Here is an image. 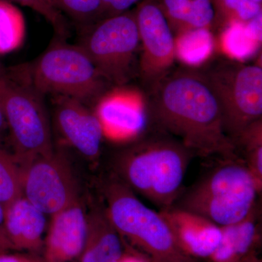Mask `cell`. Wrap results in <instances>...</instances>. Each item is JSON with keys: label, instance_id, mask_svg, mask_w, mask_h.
Returning a JSON list of instances; mask_svg holds the SVG:
<instances>
[{"label": "cell", "instance_id": "cell-1", "mask_svg": "<svg viewBox=\"0 0 262 262\" xmlns=\"http://www.w3.org/2000/svg\"><path fill=\"white\" fill-rule=\"evenodd\" d=\"M144 96L147 120L178 139L194 157L237 156L224 130L218 101L201 70H172Z\"/></svg>", "mask_w": 262, "mask_h": 262}, {"label": "cell", "instance_id": "cell-2", "mask_svg": "<svg viewBox=\"0 0 262 262\" xmlns=\"http://www.w3.org/2000/svg\"><path fill=\"white\" fill-rule=\"evenodd\" d=\"M137 139L117 158L120 179L160 211L170 208L180 196L194 155L178 139L158 129Z\"/></svg>", "mask_w": 262, "mask_h": 262}, {"label": "cell", "instance_id": "cell-3", "mask_svg": "<svg viewBox=\"0 0 262 262\" xmlns=\"http://www.w3.org/2000/svg\"><path fill=\"white\" fill-rule=\"evenodd\" d=\"M260 193L244 160L224 158L182 195L173 207L201 215L217 225L244 220Z\"/></svg>", "mask_w": 262, "mask_h": 262}, {"label": "cell", "instance_id": "cell-4", "mask_svg": "<svg viewBox=\"0 0 262 262\" xmlns=\"http://www.w3.org/2000/svg\"><path fill=\"white\" fill-rule=\"evenodd\" d=\"M42 96L27 66L13 67L0 75V106L20 165L54 151Z\"/></svg>", "mask_w": 262, "mask_h": 262}, {"label": "cell", "instance_id": "cell-5", "mask_svg": "<svg viewBox=\"0 0 262 262\" xmlns=\"http://www.w3.org/2000/svg\"><path fill=\"white\" fill-rule=\"evenodd\" d=\"M103 187L107 203L105 211L112 225L148 261L194 262L180 248L160 212L144 204L120 179H108Z\"/></svg>", "mask_w": 262, "mask_h": 262}, {"label": "cell", "instance_id": "cell-6", "mask_svg": "<svg viewBox=\"0 0 262 262\" xmlns=\"http://www.w3.org/2000/svg\"><path fill=\"white\" fill-rule=\"evenodd\" d=\"M201 71L218 101L226 135L235 144L248 127L262 120L261 66L220 57Z\"/></svg>", "mask_w": 262, "mask_h": 262}, {"label": "cell", "instance_id": "cell-7", "mask_svg": "<svg viewBox=\"0 0 262 262\" xmlns=\"http://www.w3.org/2000/svg\"><path fill=\"white\" fill-rule=\"evenodd\" d=\"M29 75L42 95L97 102L113 87L96 68L80 46L55 41L32 66Z\"/></svg>", "mask_w": 262, "mask_h": 262}, {"label": "cell", "instance_id": "cell-8", "mask_svg": "<svg viewBox=\"0 0 262 262\" xmlns=\"http://www.w3.org/2000/svg\"><path fill=\"white\" fill-rule=\"evenodd\" d=\"M82 29L78 46L113 87L125 86L138 74L139 66L140 41L134 9Z\"/></svg>", "mask_w": 262, "mask_h": 262}, {"label": "cell", "instance_id": "cell-9", "mask_svg": "<svg viewBox=\"0 0 262 262\" xmlns=\"http://www.w3.org/2000/svg\"><path fill=\"white\" fill-rule=\"evenodd\" d=\"M134 13L140 41L138 75L146 93L173 70L175 35L158 0H144Z\"/></svg>", "mask_w": 262, "mask_h": 262}, {"label": "cell", "instance_id": "cell-10", "mask_svg": "<svg viewBox=\"0 0 262 262\" xmlns=\"http://www.w3.org/2000/svg\"><path fill=\"white\" fill-rule=\"evenodd\" d=\"M23 196L52 215L79 201L77 183L67 158L53 151L21 165Z\"/></svg>", "mask_w": 262, "mask_h": 262}, {"label": "cell", "instance_id": "cell-11", "mask_svg": "<svg viewBox=\"0 0 262 262\" xmlns=\"http://www.w3.org/2000/svg\"><path fill=\"white\" fill-rule=\"evenodd\" d=\"M94 112L103 136L113 141L136 139L147 119L144 94L125 86L110 90L96 103Z\"/></svg>", "mask_w": 262, "mask_h": 262}, {"label": "cell", "instance_id": "cell-12", "mask_svg": "<svg viewBox=\"0 0 262 262\" xmlns=\"http://www.w3.org/2000/svg\"><path fill=\"white\" fill-rule=\"evenodd\" d=\"M55 119L62 136L71 146L85 158H98L104 136L94 112L75 98L56 96Z\"/></svg>", "mask_w": 262, "mask_h": 262}, {"label": "cell", "instance_id": "cell-13", "mask_svg": "<svg viewBox=\"0 0 262 262\" xmlns=\"http://www.w3.org/2000/svg\"><path fill=\"white\" fill-rule=\"evenodd\" d=\"M87 233V213L80 201L52 215L46 237L48 262H70L80 257Z\"/></svg>", "mask_w": 262, "mask_h": 262}, {"label": "cell", "instance_id": "cell-14", "mask_svg": "<svg viewBox=\"0 0 262 262\" xmlns=\"http://www.w3.org/2000/svg\"><path fill=\"white\" fill-rule=\"evenodd\" d=\"M183 251L192 258H210L222 239L220 226L201 215L176 207L161 210Z\"/></svg>", "mask_w": 262, "mask_h": 262}, {"label": "cell", "instance_id": "cell-15", "mask_svg": "<svg viewBox=\"0 0 262 262\" xmlns=\"http://www.w3.org/2000/svg\"><path fill=\"white\" fill-rule=\"evenodd\" d=\"M46 215L24 196L5 211L7 233L13 249H36L41 246Z\"/></svg>", "mask_w": 262, "mask_h": 262}, {"label": "cell", "instance_id": "cell-16", "mask_svg": "<svg viewBox=\"0 0 262 262\" xmlns=\"http://www.w3.org/2000/svg\"><path fill=\"white\" fill-rule=\"evenodd\" d=\"M88 233L81 262H120L123 256L121 237L105 209L95 208L87 213Z\"/></svg>", "mask_w": 262, "mask_h": 262}, {"label": "cell", "instance_id": "cell-17", "mask_svg": "<svg viewBox=\"0 0 262 262\" xmlns=\"http://www.w3.org/2000/svg\"><path fill=\"white\" fill-rule=\"evenodd\" d=\"M258 203L244 220L222 226V239L210 258L213 262H237L251 253L259 233Z\"/></svg>", "mask_w": 262, "mask_h": 262}, {"label": "cell", "instance_id": "cell-18", "mask_svg": "<svg viewBox=\"0 0 262 262\" xmlns=\"http://www.w3.org/2000/svg\"><path fill=\"white\" fill-rule=\"evenodd\" d=\"M174 35L192 29L211 28L215 12L212 0H158Z\"/></svg>", "mask_w": 262, "mask_h": 262}, {"label": "cell", "instance_id": "cell-19", "mask_svg": "<svg viewBox=\"0 0 262 262\" xmlns=\"http://www.w3.org/2000/svg\"><path fill=\"white\" fill-rule=\"evenodd\" d=\"M261 14L244 23L232 21L222 29L220 45L227 58L244 62L256 54L261 44Z\"/></svg>", "mask_w": 262, "mask_h": 262}, {"label": "cell", "instance_id": "cell-20", "mask_svg": "<svg viewBox=\"0 0 262 262\" xmlns=\"http://www.w3.org/2000/svg\"><path fill=\"white\" fill-rule=\"evenodd\" d=\"M215 42L211 29L186 31L175 35L176 58L186 67L198 68L213 56Z\"/></svg>", "mask_w": 262, "mask_h": 262}, {"label": "cell", "instance_id": "cell-21", "mask_svg": "<svg viewBox=\"0 0 262 262\" xmlns=\"http://www.w3.org/2000/svg\"><path fill=\"white\" fill-rule=\"evenodd\" d=\"M25 18L15 5L0 0V55L16 51L25 40Z\"/></svg>", "mask_w": 262, "mask_h": 262}, {"label": "cell", "instance_id": "cell-22", "mask_svg": "<svg viewBox=\"0 0 262 262\" xmlns=\"http://www.w3.org/2000/svg\"><path fill=\"white\" fill-rule=\"evenodd\" d=\"M236 151L242 152L245 164L260 194L262 191V120L253 122L246 129L234 144Z\"/></svg>", "mask_w": 262, "mask_h": 262}, {"label": "cell", "instance_id": "cell-23", "mask_svg": "<svg viewBox=\"0 0 262 262\" xmlns=\"http://www.w3.org/2000/svg\"><path fill=\"white\" fill-rule=\"evenodd\" d=\"M22 167L14 155L0 147V204L6 211L23 196Z\"/></svg>", "mask_w": 262, "mask_h": 262}, {"label": "cell", "instance_id": "cell-24", "mask_svg": "<svg viewBox=\"0 0 262 262\" xmlns=\"http://www.w3.org/2000/svg\"><path fill=\"white\" fill-rule=\"evenodd\" d=\"M214 8L213 23L226 27L232 21L246 22L261 14V5L252 0H212Z\"/></svg>", "mask_w": 262, "mask_h": 262}, {"label": "cell", "instance_id": "cell-25", "mask_svg": "<svg viewBox=\"0 0 262 262\" xmlns=\"http://www.w3.org/2000/svg\"><path fill=\"white\" fill-rule=\"evenodd\" d=\"M58 11L66 14L82 29L102 19L101 0H51Z\"/></svg>", "mask_w": 262, "mask_h": 262}, {"label": "cell", "instance_id": "cell-26", "mask_svg": "<svg viewBox=\"0 0 262 262\" xmlns=\"http://www.w3.org/2000/svg\"><path fill=\"white\" fill-rule=\"evenodd\" d=\"M31 8L46 18L60 37L67 34V25L64 15L55 8L51 0H8Z\"/></svg>", "mask_w": 262, "mask_h": 262}, {"label": "cell", "instance_id": "cell-27", "mask_svg": "<svg viewBox=\"0 0 262 262\" xmlns=\"http://www.w3.org/2000/svg\"><path fill=\"white\" fill-rule=\"evenodd\" d=\"M143 1L144 0H101L102 18L129 11Z\"/></svg>", "mask_w": 262, "mask_h": 262}, {"label": "cell", "instance_id": "cell-28", "mask_svg": "<svg viewBox=\"0 0 262 262\" xmlns=\"http://www.w3.org/2000/svg\"><path fill=\"white\" fill-rule=\"evenodd\" d=\"M13 249L7 233L5 225V211L0 204V253H5L8 250Z\"/></svg>", "mask_w": 262, "mask_h": 262}, {"label": "cell", "instance_id": "cell-29", "mask_svg": "<svg viewBox=\"0 0 262 262\" xmlns=\"http://www.w3.org/2000/svg\"><path fill=\"white\" fill-rule=\"evenodd\" d=\"M0 262H37L30 257L20 256V255L6 254L0 253Z\"/></svg>", "mask_w": 262, "mask_h": 262}, {"label": "cell", "instance_id": "cell-30", "mask_svg": "<svg viewBox=\"0 0 262 262\" xmlns=\"http://www.w3.org/2000/svg\"><path fill=\"white\" fill-rule=\"evenodd\" d=\"M7 129H8V125H7L6 120H5L3 108L0 106V137L4 134Z\"/></svg>", "mask_w": 262, "mask_h": 262}, {"label": "cell", "instance_id": "cell-31", "mask_svg": "<svg viewBox=\"0 0 262 262\" xmlns=\"http://www.w3.org/2000/svg\"><path fill=\"white\" fill-rule=\"evenodd\" d=\"M120 262H149L146 261V260L143 259L142 258L138 257L136 256H122Z\"/></svg>", "mask_w": 262, "mask_h": 262}, {"label": "cell", "instance_id": "cell-32", "mask_svg": "<svg viewBox=\"0 0 262 262\" xmlns=\"http://www.w3.org/2000/svg\"><path fill=\"white\" fill-rule=\"evenodd\" d=\"M237 262H261L256 256L253 253H250L249 255L246 256V257L243 258Z\"/></svg>", "mask_w": 262, "mask_h": 262}, {"label": "cell", "instance_id": "cell-33", "mask_svg": "<svg viewBox=\"0 0 262 262\" xmlns=\"http://www.w3.org/2000/svg\"><path fill=\"white\" fill-rule=\"evenodd\" d=\"M253 2H254V3H258V4H261V1L262 0H252Z\"/></svg>", "mask_w": 262, "mask_h": 262}]
</instances>
